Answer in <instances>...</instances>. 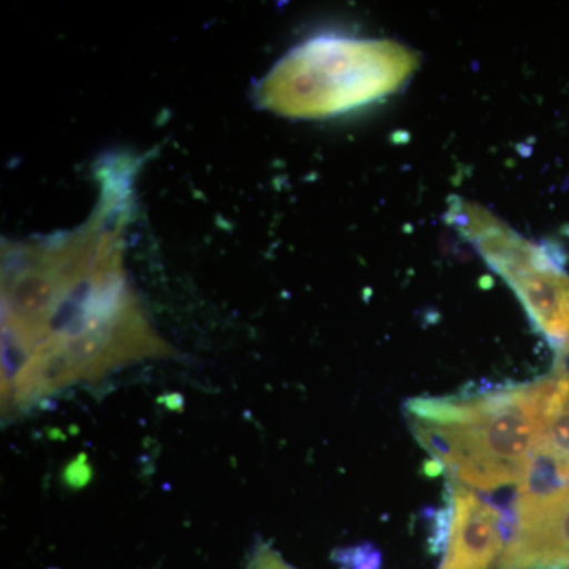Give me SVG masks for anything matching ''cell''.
Masks as SVG:
<instances>
[{
	"mask_svg": "<svg viewBox=\"0 0 569 569\" xmlns=\"http://www.w3.org/2000/svg\"><path fill=\"white\" fill-rule=\"evenodd\" d=\"M406 410L415 437L452 481L519 492L530 485L541 441L537 381L413 399Z\"/></svg>",
	"mask_w": 569,
	"mask_h": 569,
	"instance_id": "cell-1",
	"label": "cell"
},
{
	"mask_svg": "<svg viewBox=\"0 0 569 569\" xmlns=\"http://www.w3.org/2000/svg\"><path fill=\"white\" fill-rule=\"evenodd\" d=\"M418 67L417 52L395 40L312 41L277 70L276 104L301 118L339 114L399 92Z\"/></svg>",
	"mask_w": 569,
	"mask_h": 569,
	"instance_id": "cell-2",
	"label": "cell"
},
{
	"mask_svg": "<svg viewBox=\"0 0 569 569\" xmlns=\"http://www.w3.org/2000/svg\"><path fill=\"white\" fill-rule=\"evenodd\" d=\"M449 223L505 280L530 320L557 348L569 340V274L550 247L523 238L496 213L452 200Z\"/></svg>",
	"mask_w": 569,
	"mask_h": 569,
	"instance_id": "cell-3",
	"label": "cell"
},
{
	"mask_svg": "<svg viewBox=\"0 0 569 569\" xmlns=\"http://www.w3.org/2000/svg\"><path fill=\"white\" fill-rule=\"evenodd\" d=\"M501 569H569V486L520 490Z\"/></svg>",
	"mask_w": 569,
	"mask_h": 569,
	"instance_id": "cell-4",
	"label": "cell"
},
{
	"mask_svg": "<svg viewBox=\"0 0 569 569\" xmlns=\"http://www.w3.org/2000/svg\"><path fill=\"white\" fill-rule=\"evenodd\" d=\"M445 519V559L440 569H501L512 531V515L473 489L452 481Z\"/></svg>",
	"mask_w": 569,
	"mask_h": 569,
	"instance_id": "cell-5",
	"label": "cell"
},
{
	"mask_svg": "<svg viewBox=\"0 0 569 569\" xmlns=\"http://www.w3.org/2000/svg\"><path fill=\"white\" fill-rule=\"evenodd\" d=\"M541 441L535 475L548 471L569 486V383L552 370L537 381ZM531 477V478H533Z\"/></svg>",
	"mask_w": 569,
	"mask_h": 569,
	"instance_id": "cell-6",
	"label": "cell"
},
{
	"mask_svg": "<svg viewBox=\"0 0 569 569\" xmlns=\"http://www.w3.org/2000/svg\"><path fill=\"white\" fill-rule=\"evenodd\" d=\"M337 561L348 569H378L380 556L372 548L348 549L337 553Z\"/></svg>",
	"mask_w": 569,
	"mask_h": 569,
	"instance_id": "cell-7",
	"label": "cell"
},
{
	"mask_svg": "<svg viewBox=\"0 0 569 569\" xmlns=\"http://www.w3.org/2000/svg\"><path fill=\"white\" fill-rule=\"evenodd\" d=\"M247 569H295L293 567H290V565L287 563L282 559V557L279 556V553L276 552V550H272L271 548H268V546H260L254 552L252 553V557H250L249 561V568Z\"/></svg>",
	"mask_w": 569,
	"mask_h": 569,
	"instance_id": "cell-8",
	"label": "cell"
},
{
	"mask_svg": "<svg viewBox=\"0 0 569 569\" xmlns=\"http://www.w3.org/2000/svg\"><path fill=\"white\" fill-rule=\"evenodd\" d=\"M553 370H556V372L563 377L569 383V340L559 348Z\"/></svg>",
	"mask_w": 569,
	"mask_h": 569,
	"instance_id": "cell-9",
	"label": "cell"
}]
</instances>
